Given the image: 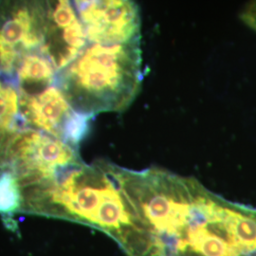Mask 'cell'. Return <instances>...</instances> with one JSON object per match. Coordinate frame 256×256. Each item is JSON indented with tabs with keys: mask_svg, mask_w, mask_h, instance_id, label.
I'll list each match as a JSON object with an SVG mask.
<instances>
[{
	"mask_svg": "<svg viewBox=\"0 0 256 256\" xmlns=\"http://www.w3.org/2000/svg\"><path fill=\"white\" fill-rule=\"evenodd\" d=\"M120 166L82 158L40 182L16 187L12 214L68 220L100 230L118 244L136 228V214L124 189Z\"/></svg>",
	"mask_w": 256,
	"mask_h": 256,
	"instance_id": "cell-1",
	"label": "cell"
},
{
	"mask_svg": "<svg viewBox=\"0 0 256 256\" xmlns=\"http://www.w3.org/2000/svg\"><path fill=\"white\" fill-rule=\"evenodd\" d=\"M88 43L114 45L140 38L135 0H70Z\"/></svg>",
	"mask_w": 256,
	"mask_h": 256,
	"instance_id": "cell-6",
	"label": "cell"
},
{
	"mask_svg": "<svg viewBox=\"0 0 256 256\" xmlns=\"http://www.w3.org/2000/svg\"><path fill=\"white\" fill-rule=\"evenodd\" d=\"M57 0H0V64L10 72L19 60L45 54Z\"/></svg>",
	"mask_w": 256,
	"mask_h": 256,
	"instance_id": "cell-4",
	"label": "cell"
},
{
	"mask_svg": "<svg viewBox=\"0 0 256 256\" xmlns=\"http://www.w3.org/2000/svg\"><path fill=\"white\" fill-rule=\"evenodd\" d=\"M80 158L78 146L34 128L0 133V176L16 187L52 178Z\"/></svg>",
	"mask_w": 256,
	"mask_h": 256,
	"instance_id": "cell-3",
	"label": "cell"
},
{
	"mask_svg": "<svg viewBox=\"0 0 256 256\" xmlns=\"http://www.w3.org/2000/svg\"><path fill=\"white\" fill-rule=\"evenodd\" d=\"M24 128L20 118L19 92L12 74L0 64V133Z\"/></svg>",
	"mask_w": 256,
	"mask_h": 256,
	"instance_id": "cell-7",
	"label": "cell"
},
{
	"mask_svg": "<svg viewBox=\"0 0 256 256\" xmlns=\"http://www.w3.org/2000/svg\"><path fill=\"white\" fill-rule=\"evenodd\" d=\"M23 126L45 132L79 146L88 131L92 118L77 113L55 84L19 98Z\"/></svg>",
	"mask_w": 256,
	"mask_h": 256,
	"instance_id": "cell-5",
	"label": "cell"
},
{
	"mask_svg": "<svg viewBox=\"0 0 256 256\" xmlns=\"http://www.w3.org/2000/svg\"><path fill=\"white\" fill-rule=\"evenodd\" d=\"M252 14H254V16L256 22V0L252 1Z\"/></svg>",
	"mask_w": 256,
	"mask_h": 256,
	"instance_id": "cell-8",
	"label": "cell"
},
{
	"mask_svg": "<svg viewBox=\"0 0 256 256\" xmlns=\"http://www.w3.org/2000/svg\"><path fill=\"white\" fill-rule=\"evenodd\" d=\"M142 82L140 38L114 45L88 43L55 80L74 111L90 118L126 110Z\"/></svg>",
	"mask_w": 256,
	"mask_h": 256,
	"instance_id": "cell-2",
	"label": "cell"
}]
</instances>
